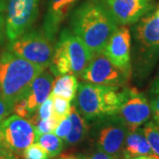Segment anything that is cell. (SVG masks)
<instances>
[{"label": "cell", "mask_w": 159, "mask_h": 159, "mask_svg": "<svg viewBox=\"0 0 159 159\" xmlns=\"http://www.w3.org/2000/svg\"><path fill=\"white\" fill-rule=\"evenodd\" d=\"M38 6L39 0H7L6 34L10 42L29 31L37 18Z\"/></svg>", "instance_id": "cell-7"}, {"label": "cell", "mask_w": 159, "mask_h": 159, "mask_svg": "<svg viewBox=\"0 0 159 159\" xmlns=\"http://www.w3.org/2000/svg\"><path fill=\"white\" fill-rule=\"evenodd\" d=\"M123 157L125 159H131L143 157V156H156L154 155L142 129L128 132L125 138V144L122 150Z\"/></svg>", "instance_id": "cell-16"}, {"label": "cell", "mask_w": 159, "mask_h": 159, "mask_svg": "<svg viewBox=\"0 0 159 159\" xmlns=\"http://www.w3.org/2000/svg\"><path fill=\"white\" fill-rule=\"evenodd\" d=\"M116 20L105 6L97 1L86 2L74 11L71 26L93 57L101 54L116 30Z\"/></svg>", "instance_id": "cell-1"}, {"label": "cell", "mask_w": 159, "mask_h": 159, "mask_svg": "<svg viewBox=\"0 0 159 159\" xmlns=\"http://www.w3.org/2000/svg\"><path fill=\"white\" fill-rule=\"evenodd\" d=\"M44 68L13 54L4 51L0 56V94L9 104L27 97L34 80Z\"/></svg>", "instance_id": "cell-2"}, {"label": "cell", "mask_w": 159, "mask_h": 159, "mask_svg": "<svg viewBox=\"0 0 159 159\" xmlns=\"http://www.w3.org/2000/svg\"><path fill=\"white\" fill-rule=\"evenodd\" d=\"M93 55L84 43L69 29H63L53 52L50 67L56 76L74 74L81 76Z\"/></svg>", "instance_id": "cell-4"}, {"label": "cell", "mask_w": 159, "mask_h": 159, "mask_svg": "<svg viewBox=\"0 0 159 159\" xmlns=\"http://www.w3.org/2000/svg\"><path fill=\"white\" fill-rule=\"evenodd\" d=\"M12 111H14L17 116L24 118V119H30L31 118V113L29 110L28 100H27L26 97H23L22 99L19 100L13 104Z\"/></svg>", "instance_id": "cell-25"}, {"label": "cell", "mask_w": 159, "mask_h": 159, "mask_svg": "<svg viewBox=\"0 0 159 159\" xmlns=\"http://www.w3.org/2000/svg\"><path fill=\"white\" fill-rule=\"evenodd\" d=\"M144 159H159V157L157 156H146Z\"/></svg>", "instance_id": "cell-35"}, {"label": "cell", "mask_w": 159, "mask_h": 159, "mask_svg": "<svg viewBox=\"0 0 159 159\" xmlns=\"http://www.w3.org/2000/svg\"><path fill=\"white\" fill-rule=\"evenodd\" d=\"M35 141L48 152L50 157H55L61 153L64 148L62 139L55 134H43L35 138Z\"/></svg>", "instance_id": "cell-19"}, {"label": "cell", "mask_w": 159, "mask_h": 159, "mask_svg": "<svg viewBox=\"0 0 159 159\" xmlns=\"http://www.w3.org/2000/svg\"><path fill=\"white\" fill-rule=\"evenodd\" d=\"M87 159H117L115 157L105 153L103 151L98 150L97 152L93 153L89 157H87Z\"/></svg>", "instance_id": "cell-29"}, {"label": "cell", "mask_w": 159, "mask_h": 159, "mask_svg": "<svg viewBox=\"0 0 159 159\" xmlns=\"http://www.w3.org/2000/svg\"><path fill=\"white\" fill-rule=\"evenodd\" d=\"M7 6V0H0V15L4 13V11L6 10Z\"/></svg>", "instance_id": "cell-33"}, {"label": "cell", "mask_w": 159, "mask_h": 159, "mask_svg": "<svg viewBox=\"0 0 159 159\" xmlns=\"http://www.w3.org/2000/svg\"><path fill=\"white\" fill-rule=\"evenodd\" d=\"M77 0H50L44 19L43 31L54 43L60 25L74 7Z\"/></svg>", "instance_id": "cell-14"}, {"label": "cell", "mask_w": 159, "mask_h": 159, "mask_svg": "<svg viewBox=\"0 0 159 159\" xmlns=\"http://www.w3.org/2000/svg\"><path fill=\"white\" fill-rule=\"evenodd\" d=\"M146 156H143V157H134V158H131V159H144Z\"/></svg>", "instance_id": "cell-36"}, {"label": "cell", "mask_w": 159, "mask_h": 159, "mask_svg": "<svg viewBox=\"0 0 159 159\" xmlns=\"http://www.w3.org/2000/svg\"><path fill=\"white\" fill-rule=\"evenodd\" d=\"M115 116L123 122L128 132L136 130L150 119V103L135 89H126L125 98Z\"/></svg>", "instance_id": "cell-8"}, {"label": "cell", "mask_w": 159, "mask_h": 159, "mask_svg": "<svg viewBox=\"0 0 159 159\" xmlns=\"http://www.w3.org/2000/svg\"><path fill=\"white\" fill-rule=\"evenodd\" d=\"M53 42L40 30H30L9 43V51L19 57L45 69L53 57Z\"/></svg>", "instance_id": "cell-5"}, {"label": "cell", "mask_w": 159, "mask_h": 159, "mask_svg": "<svg viewBox=\"0 0 159 159\" xmlns=\"http://www.w3.org/2000/svg\"><path fill=\"white\" fill-rule=\"evenodd\" d=\"M52 101H53V109H54V114L60 117L61 119H65L68 116L70 110H71V104L70 101L58 96H53L51 95Z\"/></svg>", "instance_id": "cell-22"}, {"label": "cell", "mask_w": 159, "mask_h": 159, "mask_svg": "<svg viewBox=\"0 0 159 159\" xmlns=\"http://www.w3.org/2000/svg\"><path fill=\"white\" fill-rule=\"evenodd\" d=\"M53 113H54L53 101H52V97L50 95L45 101L39 106L37 114L34 115V117H31L30 119H29V120L32 124H34L36 120L49 119L50 117H51L53 115Z\"/></svg>", "instance_id": "cell-23"}, {"label": "cell", "mask_w": 159, "mask_h": 159, "mask_svg": "<svg viewBox=\"0 0 159 159\" xmlns=\"http://www.w3.org/2000/svg\"><path fill=\"white\" fill-rule=\"evenodd\" d=\"M71 128H72V122L67 116L60 121V123L57 125L54 132L57 136L61 138L62 140H66V138L67 137L71 131Z\"/></svg>", "instance_id": "cell-26"}, {"label": "cell", "mask_w": 159, "mask_h": 159, "mask_svg": "<svg viewBox=\"0 0 159 159\" xmlns=\"http://www.w3.org/2000/svg\"><path fill=\"white\" fill-rule=\"evenodd\" d=\"M62 119H61L60 117L53 113V115L49 119L36 120L33 124L35 128V138L41 134L53 132Z\"/></svg>", "instance_id": "cell-21"}, {"label": "cell", "mask_w": 159, "mask_h": 159, "mask_svg": "<svg viewBox=\"0 0 159 159\" xmlns=\"http://www.w3.org/2000/svg\"><path fill=\"white\" fill-rule=\"evenodd\" d=\"M24 159H50V156L44 148L38 142L32 143L23 151Z\"/></svg>", "instance_id": "cell-24"}, {"label": "cell", "mask_w": 159, "mask_h": 159, "mask_svg": "<svg viewBox=\"0 0 159 159\" xmlns=\"http://www.w3.org/2000/svg\"><path fill=\"white\" fill-rule=\"evenodd\" d=\"M130 75L117 67L102 52L93 57L81 77L93 84L120 87L129 79Z\"/></svg>", "instance_id": "cell-9"}, {"label": "cell", "mask_w": 159, "mask_h": 159, "mask_svg": "<svg viewBox=\"0 0 159 159\" xmlns=\"http://www.w3.org/2000/svg\"><path fill=\"white\" fill-rule=\"evenodd\" d=\"M153 97L150 102L151 112L153 113L155 122L159 125V92H152Z\"/></svg>", "instance_id": "cell-28"}, {"label": "cell", "mask_w": 159, "mask_h": 159, "mask_svg": "<svg viewBox=\"0 0 159 159\" xmlns=\"http://www.w3.org/2000/svg\"><path fill=\"white\" fill-rule=\"evenodd\" d=\"M0 124H1V122H0Z\"/></svg>", "instance_id": "cell-37"}, {"label": "cell", "mask_w": 159, "mask_h": 159, "mask_svg": "<svg viewBox=\"0 0 159 159\" xmlns=\"http://www.w3.org/2000/svg\"><path fill=\"white\" fill-rule=\"evenodd\" d=\"M131 34L125 26L117 28L103 49V54L117 67L131 74Z\"/></svg>", "instance_id": "cell-11"}, {"label": "cell", "mask_w": 159, "mask_h": 159, "mask_svg": "<svg viewBox=\"0 0 159 159\" xmlns=\"http://www.w3.org/2000/svg\"><path fill=\"white\" fill-rule=\"evenodd\" d=\"M154 155L159 157V125L156 122H147L142 128Z\"/></svg>", "instance_id": "cell-20"}, {"label": "cell", "mask_w": 159, "mask_h": 159, "mask_svg": "<svg viewBox=\"0 0 159 159\" xmlns=\"http://www.w3.org/2000/svg\"><path fill=\"white\" fill-rule=\"evenodd\" d=\"M56 159H87V157L81 154L65 153L58 156Z\"/></svg>", "instance_id": "cell-30"}, {"label": "cell", "mask_w": 159, "mask_h": 159, "mask_svg": "<svg viewBox=\"0 0 159 159\" xmlns=\"http://www.w3.org/2000/svg\"><path fill=\"white\" fill-rule=\"evenodd\" d=\"M35 141V128L29 119L13 115L0 124V147L16 156Z\"/></svg>", "instance_id": "cell-6"}, {"label": "cell", "mask_w": 159, "mask_h": 159, "mask_svg": "<svg viewBox=\"0 0 159 159\" xmlns=\"http://www.w3.org/2000/svg\"><path fill=\"white\" fill-rule=\"evenodd\" d=\"M126 88L84 82L78 86L75 106L86 120L115 116L125 96Z\"/></svg>", "instance_id": "cell-3"}, {"label": "cell", "mask_w": 159, "mask_h": 159, "mask_svg": "<svg viewBox=\"0 0 159 159\" xmlns=\"http://www.w3.org/2000/svg\"><path fill=\"white\" fill-rule=\"evenodd\" d=\"M135 39L142 51L149 55L159 53V6L156 11L142 18L135 28Z\"/></svg>", "instance_id": "cell-13"}, {"label": "cell", "mask_w": 159, "mask_h": 159, "mask_svg": "<svg viewBox=\"0 0 159 159\" xmlns=\"http://www.w3.org/2000/svg\"><path fill=\"white\" fill-rule=\"evenodd\" d=\"M13 106L9 104L0 94V122L8 118V116L12 112Z\"/></svg>", "instance_id": "cell-27"}, {"label": "cell", "mask_w": 159, "mask_h": 159, "mask_svg": "<svg viewBox=\"0 0 159 159\" xmlns=\"http://www.w3.org/2000/svg\"><path fill=\"white\" fill-rule=\"evenodd\" d=\"M128 130L123 122L116 116L110 117L99 127L97 146L99 150L118 158L122 153Z\"/></svg>", "instance_id": "cell-10"}, {"label": "cell", "mask_w": 159, "mask_h": 159, "mask_svg": "<svg viewBox=\"0 0 159 159\" xmlns=\"http://www.w3.org/2000/svg\"><path fill=\"white\" fill-rule=\"evenodd\" d=\"M5 27H6V17L3 14L0 15V45L4 40V34H5Z\"/></svg>", "instance_id": "cell-32"}, {"label": "cell", "mask_w": 159, "mask_h": 159, "mask_svg": "<svg viewBox=\"0 0 159 159\" xmlns=\"http://www.w3.org/2000/svg\"><path fill=\"white\" fill-rule=\"evenodd\" d=\"M106 4L116 22L122 26L137 22L153 8L152 0H106Z\"/></svg>", "instance_id": "cell-12"}, {"label": "cell", "mask_w": 159, "mask_h": 159, "mask_svg": "<svg viewBox=\"0 0 159 159\" xmlns=\"http://www.w3.org/2000/svg\"><path fill=\"white\" fill-rule=\"evenodd\" d=\"M78 86L77 79L74 74L59 75L53 81L51 95L62 97L72 101L76 96Z\"/></svg>", "instance_id": "cell-18"}, {"label": "cell", "mask_w": 159, "mask_h": 159, "mask_svg": "<svg viewBox=\"0 0 159 159\" xmlns=\"http://www.w3.org/2000/svg\"><path fill=\"white\" fill-rule=\"evenodd\" d=\"M0 159H19L18 156L0 147Z\"/></svg>", "instance_id": "cell-31"}, {"label": "cell", "mask_w": 159, "mask_h": 159, "mask_svg": "<svg viewBox=\"0 0 159 159\" xmlns=\"http://www.w3.org/2000/svg\"><path fill=\"white\" fill-rule=\"evenodd\" d=\"M53 81L51 74L44 71L34 80L26 97L30 113H34L51 95Z\"/></svg>", "instance_id": "cell-15"}, {"label": "cell", "mask_w": 159, "mask_h": 159, "mask_svg": "<svg viewBox=\"0 0 159 159\" xmlns=\"http://www.w3.org/2000/svg\"><path fill=\"white\" fill-rule=\"evenodd\" d=\"M68 117L72 122V128L66 138V142L68 145H77L84 141L89 132V125L75 105L71 106Z\"/></svg>", "instance_id": "cell-17"}, {"label": "cell", "mask_w": 159, "mask_h": 159, "mask_svg": "<svg viewBox=\"0 0 159 159\" xmlns=\"http://www.w3.org/2000/svg\"><path fill=\"white\" fill-rule=\"evenodd\" d=\"M152 92H159V75L156 80L153 87H152Z\"/></svg>", "instance_id": "cell-34"}]
</instances>
